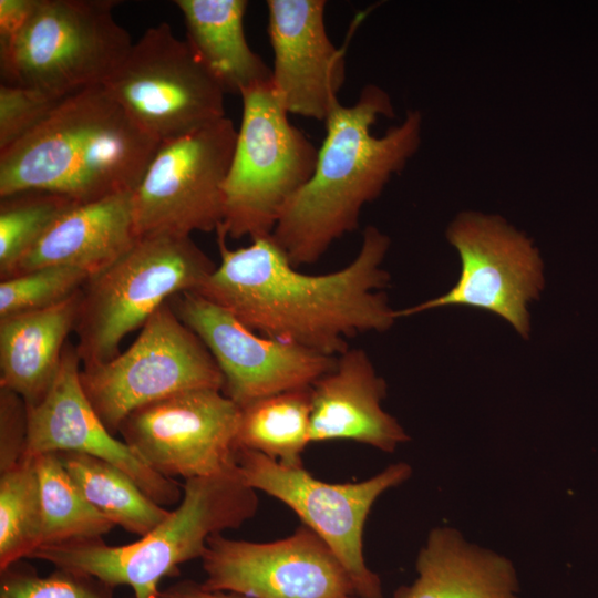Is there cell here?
I'll use <instances>...</instances> for the list:
<instances>
[{
  "label": "cell",
  "mask_w": 598,
  "mask_h": 598,
  "mask_svg": "<svg viewBox=\"0 0 598 598\" xmlns=\"http://www.w3.org/2000/svg\"><path fill=\"white\" fill-rule=\"evenodd\" d=\"M78 203L52 192L27 189L0 197V279Z\"/></svg>",
  "instance_id": "4316f807"
},
{
  "label": "cell",
  "mask_w": 598,
  "mask_h": 598,
  "mask_svg": "<svg viewBox=\"0 0 598 598\" xmlns=\"http://www.w3.org/2000/svg\"><path fill=\"white\" fill-rule=\"evenodd\" d=\"M81 383L94 411L115 435L135 410L185 391H223L224 377L205 344L167 301L124 352L82 369Z\"/></svg>",
  "instance_id": "ba28073f"
},
{
  "label": "cell",
  "mask_w": 598,
  "mask_h": 598,
  "mask_svg": "<svg viewBox=\"0 0 598 598\" xmlns=\"http://www.w3.org/2000/svg\"><path fill=\"white\" fill-rule=\"evenodd\" d=\"M381 116H394L391 99L367 84L354 104L338 103L324 121L313 174L286 204L271 233L292 266L317 262L336 240L355 230L362 208L417 151L419 111L375 136L372 126Z\"/></svg>",
  "instance_id": "7a4b0ae2"
},
{
  "label": "cell",
  "mask_w": 598,
  "mask_h": 598,
  "mask_svg": "<svg viewBox=\"0 0 598 598\" xmlns=\"http://www.w3.org/2000/svg\"><path fill=\"white\" fill-rule=\"evenodd\" d=\"M27 405L17 393L0 388V471L17 465L25 453Z\"/></svg>",
  "instance_id": "4dcf8cb0"
},
{
  "label": "cell",
  "mask_w": 598,
  "mask_h": 598,
  "mask_svg": "<svg viewBox=\"0 0 598 598\" xmlns=\"http://www.w3.org/2000/svg\"><path fill=\"white\" fill-rule=\"evenodd\" d=\"M32 458L39 480L42 512L40 547L102 538L115 527L84 497L56 453Z\"/></svg>",
  "instance_id": "d4e9b609"
},
{
  "label": "cell",
  "mask_w": 598,
  "mask_h": 598,
  "mask_svg": "<svg viewBox=\"0 0 598 598\" xmlns=\"http://www.w3.org/2000/svg\"><path fill=\"white\" fill-rule=\"evenodd\" d=\"M81 370L76 347L68 341L49 391L40 402L27 406L24 457L60 452L87 454L125 472L158 505L179 503L182 485L151 468L103 424L82 388Z\"/></svg>",
  "instance_id": "2e32d148"
},
{
  "label": "cell",
  "mask_w": 598,
  "mask_h": 598,
  "mask_svg": "<svg viewBox=\"0 0 598 598\" xmlns=\"http://www.w3.org/2000/svg\"><path fill=\"white\" fill-rule=\"evenodd\" d=\"M200 559L207 590L250 598H361L332 549L303 524L269 543L214 534Z\"/></svg>",
  "instance_id": "5bb4252c"
},
{
  "label": "cell",
  "mask_w": 598,
  "mask_h": 598,
  "mask_svg": "<svg viewBox=\"0 0 598 598\" xmlns=\"http://www.w3.org/2000/svg\"><path fill=\"white\" fill-rule=\"evenodd\" d=\"M111 589L95 578L59 568L41 577L12 565L1 571L0 598H113Z\"/></svg>",
  "instance_id": "f1b7e54d"
},
{
  "label": "cell",
  "mask_w": 598,
  "mask_h": 598,
  "mask_svg": "<svg viewBox=\"0 0 598 598\" xmlns=\"http://www.w3.org/2000/svg\"><path fill=\"white\" fill-rule=\"evenodd\" d=\"M63 99L37 89L1 83L0 152L34 130Z\"/></svg>",
  "instance_id": "f546056e"
},
{
  "label": "cell",
  "mask_w": 598,
  "mask_h": 598,
  "mask_svg": "<svg viewBox=\"0 0 598 598\" xmlns=\"http://www.w3.org/2000/svg\"><path fill=\"white\" fill-rule=\"evenodd\" d=\"M168 301L210 352L224 377L223 393L239 408L280 392L310 388L336 365L337 357L262 336L193 291Z\"/></svg>",
  "instance_id": "9a60e30c"
},
{
  "label": "cell",
  "mask_w": 598,
  "mask_h": 598,
  "mask_svg": "<svg viewBox=\"0 0 598 598\" xmlns=\"http://www.w3.org/2000/svg\"><path fill=\"white\" fill-rule=\"evenodd\" d=\"M90 276L69 266H48L0 281V319L47 309L80 291Z\"/></svg>",
  "instance_id": "83f0119b"
},
{
  "label": "cell",
  "mask_w": 598,
  "mask_h": 598,
  "mask_svg": "<svg viewBox=\"0 0 598 598\" xmlns=\"http://www.w3.org/2000/svg\"><path fill=\"white\" fill-rule=\"evenodd\" d=\"M243 115L224 183L218 235H271L289 199L313 174L318 147L289 121L271 81L241 91Z\"/></svg>",
  "instance_id": "8992f818"
},
{
  "label": "cell",
  "mask_w": 598,
  "mask_h": 598,
  "mask_svg": "<svg viewBox=\"0 0 598 598\" xmlns=\"http://www.w3.org/2000/svg\"><path fill=\"white\" fill-rule=\"evenodd\" d=\"M386 383L368 353L349 348L336 365L311 385L310 443L352 440L393 453L410 437L382 409Z\"/></svg>",
  "instance_id": "ac0fdd59"
},
{
  "label": "cell",
  "mask_w": 598,
  "mask_h": 598,
  "mask_svg": "<svg viewBox=\"0 0 598 598\" xmlns=\"http://www.w3.org/2000/svg\"><path fill=\"white\" fill-rule=\"evenodd\" d=\"M158 145L103 85L85 89L0 152V197L41 189L81 204L133 192Z\"/></svg>",
  "instance_id": "3957f363"
},
{
  "label": "cell",
  "mask_w": 598,
  "mask_h": 598,
  "mask_svg": "<svg viewBox=\"0 0 598 598\" xmlns=\"http://www.w3.org/2000/svg\"><path fill=\"white\" fill-rule=\"evenodd\" d=\"M158 598H250L229 591H213L205 589L202 584L182 581L165 590H161Z\"/></svg>",
  "instance_id": "d6a6232c"
},
{
  "label": "cell",
  "mask_w": 598,
  "mask_h": 598,
  "mask_svg": "<svg viewBox=\"0 0 598 598\" xmlns=\"http://www.w3.org/2000/svg\"><path fill=\"white\" fill-rule=\"evenodd\" d=\"M226 239L217 234L220 262L193 292L262 336L338 357L350 338L383 332L398 318L379 291L390 281L382 268L390 239L374 226L353 260L326 275L299 271L271 235L237 249Z\"/></svg>",
  "instance_id": "6da1fadb"
},
{
  "label": "cell",
  "mask_w": 598,
  "mask_h": 598,
  "mask_svg": "<svg viewBox=\"0 0 598 598\" xmlns=\"http://www.w3.org/2000/svg\"><path fill=\"white\" fill-rule=\"evenodd\" d=\"M236 138L237 128L225 116L159 143L132 192L138 238L217 231Z\"/></svg>",
  "instance_id": "30bf717a"
},
{
  "label": "cell",
  "mask_w": 598,
  "mask_h": 598,
  "mask_svg": "<svg viewBox=\"0 0 598 598\" xmlns=\"http://www.w3.org/2000/svg\"><path fill=\"white\" fill-rule=\"evenodd\" d=\"M323 0H268L271 84L289 114L324 121L340 103L344 51L330 40Z\"/></svg>",
  "instance_id": "e0dca14e"
},
{
  "label": "cell",
  "mask_w": 598,
  "mask_h": 598,
  "mask_svg": "<svg viewBox=\"0 0 598 598\" xmlns=\"http://www.w3.org/2000/svg\"><path fill=\"white\" fill-rule=\"evenodd\" d=\"M137 240L132 192L76 204L53 223L7 278L48 266L78 268L91 278Z\"/></svg>",
  "instance_id": "d6986e66"
},
{
  "label": "cell",
  "mask_w": 598,
  "mask_h": 598,
  "mask_svg": "<svg viewBox=\"0 0 598 598\" xmlns=\"http://www.w3.org/2000/svg\"><path fill=\"white\" fill-rule=\"evenodd\" d=\"M237 446L282 465L302 466L310 443L311 386L261 398L240 408Z\"/></svg>",
  "instance_id": "cb8c5ba5"
},
{
  "label": "cell",
  "mask_w": 598,
  "mask_h": 598,
  "mask_svg": "<svg viewBox=\"0 0 598 598\" xmlns=\"http://www.w3.org/2000/svg\"><path fill=\"white\" fill-rule=\"evenodd\" d=\"M186 25V41L226 93L271 79V68L248 44L246 0H176Z\"/></svg>",
  "instance_id": "7402d4cb"
},
{
  "label": "cell",
  "mask_w": 598,
  "mask_h": 598,
  "mask_svg": "<svg viewBox=\"0 0 598 598\" xmlns=\"http://www.w3.org/2000/svg\"><path fill=\"white\" fill-rule=\"evenodd\" d=\"M416 578L394 598H520L513 561L468 542L456 528L430 530L415 560Z\"/></svg>",
  "instance_id": "ffe728a7"
},
{
  "label": "cell",
  "mask_w": 598,
  "mask_h": 598,
  "mask_svg": "<svg viewBox=\"0 0 598 598\" xmlns=\"http://www.w3.org/2000/svg\"><path fill=\"white\" fill-rule=\"evenodd\" d=\"M215 268L190 236L138 238L81 290L74 332L82 369L114 359L128 333L174 296L195 291Z\"/></svg>",
  "instance_id": "5b68a950"
},
{
  "label": "cell",
  "mask_w": 598,
  "mask_h": 598,
  "mask_svg": "<svg viewBox=\"0 0 598 598\" xmlns=\"http://www.w3.org/2000/svg\"><path fill=\"white\" fill-rule=\"evenodd\" d=\"M113 0H38L22 30L0 44L3 84L66 97L103 85L133 41Z\"/></svg>",
  "instance_id": "52a82bcc"
},
{
  "label": "cell",
  "mask_w": 598,
  "mask_h": 598,
  "mask_svg": "<svg viewBox=\"0 0 598 598\" xmlns=\"http://www.w3.org/2000/svg\"><path fill=\"white\" fill-rule=\"evenodd\" d=\"M240 412L220 390H190L135 410L118 432L151 468L167 478L209 476L237 466Z\"/></svg>",
  "instance_id": "4fadbf2b"
},
{
  "label": "cell",
  "mask_w": 598,
  "mask_h": 598,
  "mask_svg": "<svg viewBox=\"0 0 598 598\" xmlns=\"http://www.w3.org/2000/svg\"><path fill=\"white\" fill-rule=\"evenodd\" d=\"M178 506L134 543L109 546L102 538L42 546L31 558L97 579L106 586H130L134 598H158L163 578L178 566L202 558L207 539L238 528L258 508L256 489L236 468L185 480Z\"/></svg>",
  "instance_id": "277c9868"
},
{
  "label": "cell",
  "mask_w": 598,
  "mask_h": 598,
  "mask_svg": "<svg viewBox=\"0 0 598 598\" xmlns=\"http://www.w3.org/2000/svg\"><path fill=\"white\" fill-rule=\"evenodd\" d=\"M56 454L89 503L115 526L142 537L169 515L115 465L83 453Z\"/></svg>",
  "instance_id": "603a6c76"
},
{
  "label": "cell",
  "mask_w": 598,
  "mask_h": 598,
  "mask_svg": "<svg viewBox=\"0 0 598 598\" xmlns=\"http://www.w3.org/2000/svg\"><path fill=\"white\" fill-rule=\"evenodd\" d=\"M81 290L47 309L0 319V388L20 395L27 406L40 402L55 378Z\"/></svg>",
  "instance_id": "44dd1931"
},
{
  "label": "cell",
  "mask_w": 598,
  "mask_h": 598,
  "mask_svg": "<svg viewBox=\"0 0 598 598\" xmlns=\"http://www.w3.org/2000/svg\"><path fill=\"white\" fill-rule=\"evenodd\" d=\"M103 86L159 143L226 116L225 90L165 22L133 42Z\"/></svg>",
  "instance_id": "9c48e42d"
},
{
  "label": "cell",
  "mask_w": 598,
  "mask_h": 598,
  "mask_svg": "<svg viewBox=\"0 0 598 598\" xmlns=\"http://www.w3.org/2000/svg\"><path fill=\"white\" fill-rule=\"evenodd\" d=\"M42 545L40 488L32 457L1 471L0 570L31 558Z\"/></svg>",
  "instance_id": "484cf974"
},
{
  "label": "cell",
  "mask_w": 598,
  "mask_h": 598,
  "mask_svg": "<svg viewBox=\"0 0 598 598\" xmlns=\"http://www.w3.org/2000/svg\"><path fill=\"white\" fill-rule=\"evenodd\" d=\"M446 237L457 250L462 271L446 293L396 311L399 317L446 306L488 310L529 333L527 305L543 289V264L532 240L502 217L466 212L448 226Z\"/></svg>",
  "instance_id": "7c38bea8"
},
{
  "label": "cell",
  "mask_w": 598,
  "mask_h": 598,
  "mask_svg": "<svg viewBox=\"0 0 598 598\" xmlns=\"http://www.w3.org/2000/svg\"><path fill=\"white\" fill-rule=\"evenodd\" d=\"M236 464L250 487L285 503L326 542L346 568L359 597L382 598L380 577L364 560V524L375 501L410 478V464L393 463L370 478L343 484L322 482L303 466H286L244 447L237 448Z\"/></svg>",
  "instance_id": "8fae6325"
},
{
  "label": "cell",
  "mask_w": 598,
  "mask_h": 598,
  "mask_svg": "<svg viewBox=\"0 0 598 598\" xmlns=\"http://www.w3.org/2000/svg\"><path fill=\"white\" fill-rule=\"evenodd\" d=\"M38 0H0V44L13 39L31 18Z\"/></svg>",
  "instance_id": "1f68e13d"
}]
</instances>
